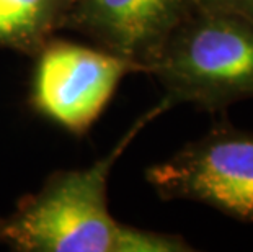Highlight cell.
<instances>
[{"instance_id": "obj_3", "label": "cell", "mask_w": 253, "mask_h": 252, "mask_svg": "<svg viewBox=\"0 0 253 252\" xmlns=\"http://www.w3.org/2000/svg\"><path fill=\"white\" fill-rule=\"evenodd\" d=\"M145 180L162 200L203 203L253 224V130L222 118L201 138L147 167Z\"/></svg>"}, {"instance_id": "obj_1", "label": "cell", "mask_w": 253, "mask_h": 252, "mask_svg": "<svg viewBox=\"0 0 253 252\" xmlns=\"http://www.w3.org/2000/svg\"><path fill=\"white\" fill-rule=\"evenodd\" d=\"M171 106L165 99L144 113L111 151L85 169L57 170L0 218V243L15 252H190L178 234L123 224L108 210V179L142 128Z\"/></svg>"}, {"instance_id": "obj_2", "label": "cell", "mask_w": 253, "mask_h": 252, "mask_svg": "<svg viewBox=\"0 0 253 252\" xmlns=\"http://www.w3.org/2000/svg\"><path fill=\"white\" fill-rule=\"evenodd\" d=\"M170 106L209 113L253 99V18L196 7L167 36L147 72Z\"/></svg>"}, {"instance_id": "obj_6", "label": "cell", "mask_w": 253, "mask_h": 252, "mask_svg": "<svg viewBox=\"0 0 253 252\" xmlns=\"http://www.w3.org/2000/svg\"><path fill=\"white\" fill-rule=\"evenodd\" d=\"M79 0H0V48L31 57L66 25Z\"/></svg>"}, {"instance_id": "obj_5", "label": "cell", "mask_w": 253, "mask_h": 252, "mask_svg": "<svg viewBox=\"0 0 253 252\" xmlns=\"http://www.w3.org/2000/svg\"><path fill=\"white\" fill-rule=\"evenodd\" d=\"M196 8V0H79L66 30L141 64L147 72L171 30Z\"/></svg>"}, {"instance_id": "obj_7", "label": "cell", "mask_w": 253, "mask_h": 252, "mask_svg": "<svg viewBox=\"0 0 253 252\" xmlns=\"http://www.w3.org/2000/svg\"><path fill=\"white\" fill-rule=\"evenodd\" d=\"M196 7L208 10H224L253 18V0H196Z\"/></svg>"}, {"instance_id": "obj_4", "label": "cell", "mask_w": 253, "mask_h": 252, "mask_svg": "<svg viewBox=\"0 0 253 252\" xmlns=\"http://www.w3.org/2000/svg\"><path fill=\"white\" fill-rule=\"evenodd\" d=\"M129 74H145V69L96 45L54 36L35 56L30 103L38 115L82 136Z\"/></svg>"}]
</instances>
